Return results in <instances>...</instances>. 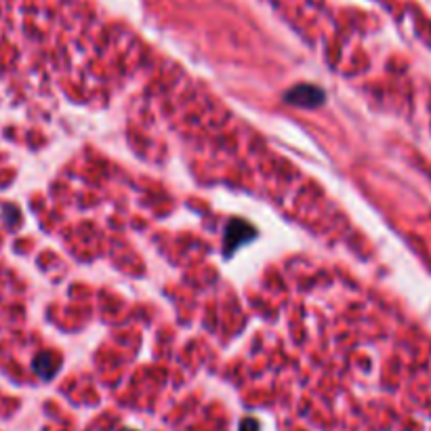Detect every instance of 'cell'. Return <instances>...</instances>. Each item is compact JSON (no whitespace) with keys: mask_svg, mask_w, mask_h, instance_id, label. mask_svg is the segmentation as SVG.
Listing matches in <instances>:
<instances>
[]
</instances>
